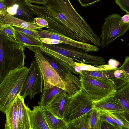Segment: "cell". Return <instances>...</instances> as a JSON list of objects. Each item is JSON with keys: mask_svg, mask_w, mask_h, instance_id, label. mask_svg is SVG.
Segmentation results:
<instances>
[{"mask_svg": "<svg viewBox=\"0 0 129 129\" xmlns=\"http://www.w3.org/2000/svg\"><path fill=\"white\" fill-rule=\"evenodd\" d=\"M31 129H50L44 113L39 106H34L29 111Z\"/></svg>", "mask_w": 129, "mask_h": 129, "instance_id": "obj_15", "label": "cell"}, {"mask_svg": "<svg viewBox=\"0 0 129 129\" xmlns=\"http://www.w3.org/2000/svg\"><path fill=\"white\" fill-rule=\"evenodd\" d=\"M25 47L0 31V84L11 71L24 66Z\"/></svg>", "mask_w": 129, "mask_h": 129, "instance_id": "obj_2", "label": "cell"}, {"mask_svg": "<svg viewBox=\"0 0 129 129\" xmlns=\"http://www.w3.org/2000/svg\"><path fill=\"white\" fill-rule=\"evenodd\" d=\"M76 65L78 66L82 71H94L103 70L99 67L82 63L75 62Z\"/></svg>", "mask_w": 129, "mask_h": 129, "instance_id": "obj_30", "label": "cell"}, {"mask_svg": "<svg viewBox=\"0 0 129 129\" xmlns=\"http://www.w3.org/2000/svg\"><path fill=\"white\" fill-rule=\"evenodd\" d=\"M4 17L1 14V11H0V31L1 26L4 25L3 23V20Z\"/></svg>", "mask_w": 129, "mask_h": 129, "instance_id": "obj_41", "label": "cell"}, {"mask_svg": "<svg viewBox=\"0 0 129 129\" xmlns=\"http://www.w3.org/2000/svg\"><path fill=\"white\" fill-rule=\"evenodd\" d=\"M3 23L4 25H10L33 30H39L43 28L34 22L25 21L8 14L4 17Z\"/></svg>", "mask_w": 129, "mask_h": 129, "instance_id": "obj_17", "label": "cell"}, {"mask_svg": "<svg viewBox=\"0 0 129 129\" xmlns=\"http://www.w3.org/2000/svg\"><path fill=\"white\" fill-rule=\"evenodd\" d=\"M109 80L117 91L129 82V74L119 68L114 69Z\"/></svg>", "mask_w": 129, "mask_h": 129, "instance_id": "obj_19", "label": "cell"}, {"mask_svg": "<svg viewBox=\"0 0 129 129\" xmlns=\"http://www.w3.org/2000/svg\"><path fill=\"white\" fill-rule=\"evenodd\" d=\"M80 3L81 5L86 7L93 5L101 0H76Z\"/></svg>", "mask_w": 129, "mask_h": 129, "instance_id": "obj_35", "label": "cell"}, {"mask_svg": "<svg viewBox=\"0 0 129 129\" xmlns=\"http://www.w3.org/2000/svg\"><path fill=\"white\" fill-rule=\"evenodd\" d=\"M13 27L16 31L22 32L24 34L39 39L40 38L38 34L35 30L15 26Z\"/></svg>", "mask_w": 129, "mask_h": 129, "instance_id": "obj_32", "label": "cell"}, {"mask_svg": "<svg viewBox=\"0 0 129 129\" xmlns=\"http://www.w3.org/2000/svg\"><path fill=\"white\" fill-rule=\"evenodd\" d=\"M34 14L42 17L50 30L79 42L100 46V36L78 13L69 0H49L40 5L27 3Z\"/></svg>", "mask_w": 129, "mask_h": 129, "instance_id": "obj_1", "label": "cell"}, {"mask_svg": "<svg viewBox=\"0 0 129 129\" xmlns=\"http://www.w3.org/2000/svg\"><path fill=\"white\" fill-rule=\"evenodd\" d=\"M94 108L97 109L116 112H125L119 100L113 95L99 101L93 102Z\"/></svg>", "mask_w": 129, "mask_h": 129, "instance_id": "obj_14", "label": "cell"}, {"mask_svg": "<svg viewBox=\"0 0 129 129\" xmlns=\"http://www.w3.org/2000/svg\"><path fill=\"white\" fill-rule=\"evenodd\" d=\"M40 40L43 43L48 44H62L58 40L48 38H40Z\"/></svg>", "mask_w": 129, "mask_h": 129, "instance_id": "obj_34", "label": "cell"}, {"mask_svg": "<svg viewBox=\"0 0 129 129\" xmlns=\"http://www.w3.org/2000/svg\"><path fill=\"white\" fill-rule=\"evenodd\" d=\"M121 20L124 23H129V14L127 13L121 17Z\"/></svg>", "mask_w": 129, "mask_h": 129, "instance_id": "obj_40", "label": "cell"}, {"mask_svg": "<svg viewBox=\"0 0 129 129\" xmlns=\"http://www.w3.org/2000/svg\"><path fill=\"white\" fill-rule=\"evenodd\" d=\"M68 98L64 90L58 94L47 107L56 117L63 119Z\"/></svg>", "mask_w": 129, "mask_h": 129, "instance_id": "obj_12", "label": "cell"}, {"mask_svg": "<svg viewBox=\"0 0 129 129\" xmlns=\"http://www.w3.org/2000/svg\"><path fill=\"white\" fill-rule=\"evenodd\" d=\"M99 113L100 119L102 120L106 121L111 124L115 129H122L118 124L115 123L111 118L103 110L97 109Z\"/></svg>", "mask_w": 129, "mask_h": 129, "instance_id": "obj_27", "label": "cell"}, {"mask_svg": "<svg viewBox=\"0 0 129 129\" xmlns=\"http://www.w3.org/2000/svg\"><path fill=\"white\" fill-rule=\"evenodd\" d=\"M15 36L16 40L25 47L26 46H38L42 45L43 43L40 39L20 31H16Z\"/></svg>", "mask_w": 129, "mask_h": 129, "instance_id": "obj_23", "label": "cell"}, {"mask_svg": "<svg viewBox=\"0 0 129 129\" xmlns=\"http://www.w3.org/2000/svg\"><path fill=\"white\" fill-rule=\"evenodd\" d=\"M44 80L39 65L35 59L32 61L28 75L20 95L24 98L27 96L32 99L37 94L42 93Z\"/></svg>", "mask_w": 129, "mask_h": 129, "instance_id": "obj_7", "label": "cell"}, {"mask_svg": "<svg viewBox=\"0 0 129 129\" xmlns=\"http://www.w3.org/2000/svg\"><path fill=\"white\" fill-rule=\"evenodd\" d=\"M100 129H115L114 127L108 122L102 120L100 119Z\"/></svg>", "mask_w": 129, "mask_h": 129, "instance_id": "obj_37", "label": "cell"}, {"mask_svg": "<svg viewBox=\"0 0 129 129\" xmlns=\"http://www.w3.org/2000/svg\"><path fill=\"white\" fill-rule=\"evenodd\" d=\"M0 11L4 17L8 14L6 7L4 1L3 0H0Z\"/></svg>", "mask_w": 129, "mask_h": 129, "instance_id": "obj_38", "label": "cell"}, {"mask_svg": "<svg viewBox=\"0 0 129 129\" xmlns=\"http://www.w3.org/2000/svg\"><path fill=\"white\" fill-rule=\"evenodd\" d=\"M1 30L16 40L15 36L16 30L13 26L10 25H3L1 27Z\"/></svg>", "mask_w": 129, "mask_h": 129, "instance_id": "obj_29", "label": "cell"}, {"mask_svg": "<svg viewBox=\"0 0 129 129\" xmlns=\"http://www.w3.org/2000/svg\"><path fill=\"white\" fill-rule=\"evenodd\" d=\"M36 46L39 47L42 52L66 66L71 72L77 75L74 69L76 66L75 62L72 58L62 55L42 45Z\"/></svg>", "mask_w": 129, "mask_h": 129, "instance_id": "obj_16", "label": "cell"}, {"mask_svg": "<svg viewBox=\"0 0 129 129\" xmlns=\"http://www.w3.org/2000/svg\"><path fill=\"white\" fill-rule=\"evenodd\" d=\"M33 22L43 27L49 28L48 22L46 20L42 17H38L34 18L33 20Z\"/></svg>", "mask_w": 129, "mask_h": 129, "instance_id": "obj_33", "label": "cell"}, {"mask_svg": "<svg viewBox=\"0 0 129 129\" xmlns=\"http://www.w3.org/2000/svg\"><path fill=\"white\" fill-rule=\"evenodd\" d=\"M40 38H48L58 40L62 44L84 50L87 52H95L99 50L98 47L90 44L83 43L71 39L52 31L49 29L45 30L42 29L35 30Z\"/></svg>", "mask_w": 129, "mask_h": 129, "instance_id": "obj_9", "label": "cell"}, {"mask_svg": "<svg viewBox=\"0 0 129 129\" xmlns=\"http://www.w3.org/2000/svg\"><path fill=\"white\" fill-rule=\"evenodd\" d=\"M93 108L92 99L81 88L69 97L63 119L68 123L88 112Z\"/></svg>", "mask_w": 129, "mask_h": 129, "instance_id": "obj_4", "label": "cell"}, {"mask_svg": "<svg viewBox=\"0 0 129 129\" xmlns=\"http://www.w3.org/2000/svg\"><path fill=\"white\" fill-rule=\"evenodd\" d=\"M3 0L4 1L5 0Z\"/></svg>", "mask_w": 129, "mask_h": 129, "instance_id": "obj_42", "label": "cell"}, {"mask_svg": "<svg viewBox=\"0 0 129 129\" xmlns=\"http://www.w3.org/2000/svg\"><path fill=\"white\" fill-rule=\"evenodd\" d=\"M40 107L50 129H67V123L63 119L56 117L47 107Z\"/></svg>", "mask_w": 129, "mask_h": 129, "instance_id": "obj_18", "label": "cell"}, {"mask_svg": "<svg viewBox=\"0 0 129 129\" xmlns=\"http://www.w3.org/2000/svg\"><path fill=\"white\" fill-rule=\"evenodd\" d=\"M82 88L96 102L111 96L117 91L109 80L80 75Z\"/></svg>", "mask_w": 129, "mask_h": 129, "instance_id": "obj_5", "label": "cell"}, {"mask_svg": "<svg viewBox=\"0 0 129 129\" xmlns=\"http://www.w3.org/2000/svg\"><path fill=\"white\" fill-rule=\"evenodd\" d=\"M114 95L119 100L125 110L129 112V82L118 89Z\"/></svg>", "mask_w": 129, "mask_h": 129, "instance_id": "obj_24", "label": "cell"}, {"mask_svg": "<svg viewBox=\"0 0 129 129\" xmlns=\"http://www.w3.org/2000/svg\"><path fill=\"white\" fill-rule=\"evenodd\" d=\"M25 2L29 4H35L44 5L47 3L49 0H24Z\"/></svg>", "mask_w": 129, "mask_h": 129, "instance_id": "obj_39", "label": "cell"}, {"mask_svg": "<svg viewBox=\"0 0 129 129\" xmlns=\"http://www.w3.org/2000/svg\"><path fill=\"white\" fill-rule=\"evenodd\" d=\"M27 48L34 53V57L41 71L44 82L65 89L63 82L56 71L45 58L39 47L34 46H26Z\"/></svg>", "mask_w": 129, "mask_h": 129, "instance_id": "obj_8", "label": "cell"}, {"mask_svg": "<svg viewBox=\"0 0 129 129\" xmlns=\"http://www.w3.org/2000/svg\"><path fill=\"white\" fill-rule=\"evenodd\" d=\"M121 16L114 13L104 19L101 26L100 46L104 48L120 37L123 35L128 30L129 23H125L121 20Z\"/></svg>", "mask_w": 129, "mask_h": 129, "instance_id": "obj_6", "label": "cell"}, {"mask_svg": "<svg viewBox=\"0 0 129 129\" xmlns=\"http://www.w3.org/2000/svg\"><path fill=\"white\" fill-rule=\"evenodd\" d=\"M6 114V121L5 128L18 129L16 99L9 111Z\"/></svg>", "mask_w": 129, "mask_h": 129, "instance_id": "obj_22", "label": "cell"}, {"mask_svg": "<svg viewBox=\"0 0 129 129\" xmlns=\"http://www.w3.org/2000/svg\"><path fill=\"white\" fill-rule=\"evenodd\" d=\"M115 2L121 10L129 14V0H115Z\"/></svg>", "mask_w": 129, "mask_h": 129, "instance_id": "obj_31", "label": "cell"}, {"mask_svg": "<svg viewBox=\"0 0 129 129\" xmlns=\"http://www.w3.org/2000/svg\"><path fill=\"white\" fill-rule=\"evenodd\" d=\"M24 100L19 94L16 99L18 129H31L29 113L30 109L25 104Z\"/></svg>", "mask_w": 129, "mask_h": 129, "instance_id": "obj_11", "label": "cell"}, {"mask_svg": "<svg viewBox=\"0 0 129 129\" xmlns=\"http://www.w3.org/2000/svg\"><path fill=\"white\" fill-rule=\"evenodd\" d=\"M8 14L28 22H33L34 13L24 0H5Z\"/></svg>", "mask_w": 129, "mask_h": 129, "instance_id": "obj_10", "label": "cell"}, {"mask_svg": "<svg viewBox=\"0 0 129 129\" xmlns=\"http://www.w3.org/2000/svg\"><path fill=\"white\" fill-rule=\"evenodd\" d=\"M81 75L88 76L98 79L109 80L105 75V70L82 71Z\"/></svg>", "mask_w": 129, "mask_h": 129, "instance_id": "obj_26", "label": "cell"}, {"mask_svg": "<svg viewBox=\"0 0 129 129\" xmlns=\"http://www.w3.org/2000/svg\"><path fill=\"white\" fill-rule=\"evenodd\" d=\"M90 129H100V116L98 110L95 108L90 110Z\"/></svg>", "mask_w": 129, "mask_h": 129, "instance_id": "obj_25", "label": "cell"}, {"mask_svg": "<svg viewBox=\"0 0 129 129\" xmlns=\"http://www.w3.org/2000/svg\"><path fill=\"white\" fill-rule=\"evenodd\" d=\"M25 66L11 71L0 84V111L9 112L20 94L27 76Z\"/></svg>", "mask_w": 129, "mask_h": 129, "instance_id": "obj_3", "label": "cell"}, {"mask_svg": "<svg viewBox=\"0 0 129 129\" xmlns=\"http://www.w3.org/2000/svg\"><path fill=\"white\" fill-rule=\"evenodd\" d=\"M113 121L122 129H129V113L125 112H116L104 110Z\"/></svg>", "mask_w": 129, "mask_h": 129, "instance_id": "obj_20", "label": "cell"}, {"mask_svg": "<svg viewBox=\"0 0 129 129\" xmlns=\"http://www.w3.org/2000/svg\"><path fill=\"white\" fill-rule=\"evenodd\" d=\"M43 86L40 100L38 102L40 107H47L58 94L65 90L47 82H44Z\"/></svg>", "mask_w": 129, "mask_h": 129, "instance_id": "obj_13", "label": "cell"}, {"mask_svg": "<svg viewBox=\"0 0 129 129\" xmlns=\"http://www.w3.org/2000/svg\"><path fill=\"white\" fill-rule=\"evenodd\" d=\"M119 68L129 74V57L128 56L125 57L123 63Z\"/></svg>", "mask_w": 129, "mask_h": 129, "instance_id": "obj_36", "label": "cell"}, {"mask_svg": "<svg viewBox=\"0 0 129 129\" xmlns=\"http://www.w3.org/2000/svg\"><path fill=\"white\" fill-rule=\"evenodd\" d=\"M120 64V63L116 59L111 58L108 61L107 64L96 66H95L102 69L103 70H107L116 68Z\"/></svg>", "mask_w": 129, "mask_h": 129, "instance_id": "obj_28", "label": "cell"}, {"mask_svg": "<svg viewBox=\"0 0 129 129\" xmlns=\"http://www.w3.org/2000/svg\"><path fill=\"white\" fill-rule=\"evenodd\" d=\"M90 110L68 123L67 129H90Z\"/></svg>", "mask_w": 129, "mask_h": 129, "instance_id": "obj_21", "label": "cell"}]
</instances>
